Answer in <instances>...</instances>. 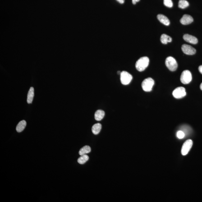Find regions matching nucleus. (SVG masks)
<instances>
[{
	"label": "nucleus",
	"instance_id": "12",
	"mask_svg": "<svg viewBox=\"0 0 202 202\" xmlns=\"http://www.w3.org/2000/svg\"><path fill=\"white\" fill-rule=\"evenodd\" d=\"M34 96V89L33 87H31L28 92L27 97V103L28 104H31L32 103Z\"/></svg>",
	"mask_w": 202,
	"mask_h": 202
},
{
	"label": "nucleus",
	"instance_id": "21",
	"mask_svg": "<svg viewBox=\"0 0 202 202\" xmlns=\"http://www.w3.org/2000/svg\"><path fill=\"white\" fill-rule=\"evenodd\" d=\"M185 133L183 132V131H181V130H180L177 131V136L179 139H182L185 137Z\"/></svg>",
	"mask_w": 202,
	"mask_h": 202
},
{
	"label": "nucleus",
	"instance_id": "22",
	"mask_svg": "<svg viewBox=\"0 0 202 202\" xmlns=\"http://www.w3.org/2000/svg\"><path fill=\"white\" fill-rule=\"evenodd\" d=\"M199 72L202 74V65H201L199 67Z\"/></svg>",
	"mask_w": 202,
	"mask_h": 202
},
{
	"label": "nucleus",
	"instance_id": "9",
	"mask_svg": "<svg viewBox=\"0 0 202 202\" xmlns=\"http://www.w3.org/2000/svg\"><path fill=\"white\" fill-rule=\"evenodd\" d=\"M194 21L192 16L190 15L185 14L183 15L180 20V22L183 25H189Z\"/></svg>",
	"mask_w": 202,
	"mask_h": 202
},
{
	"label": "nucleus",
	"instance_id": "4",
	"mask_svg": "<svg viewBox=\"0 0 202 202\" xmlns=\"http://www.w3.org/2000/svg\"><path fill=\"white\" fill-rule=\"evenodd\" d=\"M132 79V76L127 71H122L120 74V80L123 85H128L131 82Z\"/></svg>",
	"mask_w": 202,
	"mask_h": 202
},
{
	"label": "nucleus",
	"instance_id": "17",
	"mask_svg": "<svg viewBox=\"0 0 202 202\" xmlns=\"http://www.w3.org/2000/svg\"><path fill=\"white\" fill-rule=\"evenodd\" d=\"M91 151V149L90 147L88 146H85L80 149L79 153L80 155H82L90 153Z\"/></svg>",
	"mask_w": 202,
	"mask_h": 202
},
{
	"label": "nucleus",
	"instance_id": "13",
	"mask_svg": "<svg viewBox=\"0 0 202 202\" xmlns=\"http://www.w3.org/2000/svg\"><path fill=\"white\" fill-rule=\"evenodd\" d=\"M105 115V112L102 110H98L96 112L94 115V117L96 120L100 121L103 119Z\"/></svg>",
	"mask_w": 202,
	"mask_h": 202
},
{
	"label": "nucleus",
	"instance_id": "23",
	"mask_svg": "<svg viewBox=\"0 0 202 202\" xmlns=\"http://www.w3.org/2000/svg\"><path fill=\"white\" fill-rule=\"evenodd\" d=\"M120 3L123 4L124 3L125 0H116Z\"/></svg>",
	"mask_w": 202,
	"mask_h": 202
},
{
	"label": "nucleus",
	"instance_id": "11",
	"mask_svg": "<svg viewBox=\"0 0 202 202\" xmlns=\"http://www.w3.org/2000/svg\"><path fill=\"white\" fill-rule=\"evenodd\" d=\"M157 19L159 21L164 25H168L170 24V20L166 16L161 14H159L157 15Z\"/></svg>",
	"mask_w": 202,
	"mask_h": 202
},
{
	"label": "nucleus",
	"instance_id": "3",
	"mask_svg": "<svg viewBox=\"0 0 202 202\" xmlns=\"http://www.w3.org/2000/svg\"><path fill=\"white\" fill-rule=\"evenodd\" d=\"M165 63L166 66L171 71H175L177 69L178 65L177 61L173 57H168L166 59Z\"/></svg>",
	"mask_w": 202,
	"mask_h": 202
},
{
	"label": "nucleus",
	"instance_id": "25",
	"mask_svg": "<svg viewBox=\"0 0 202 202\" xmlns=\"http://www.w3.org/2000/svg\"><path fill=\"white\" fill-rule=\"evenodd\" d=\"M200 88L201 89V90H202V83H201V84Z\"/></svg>",
	"mask_w": 202,
	"mask_h": 202
},
{
	"label": "nucleus",
	"instance_id": "1",
	"mask_svg": "<svg viewBox=\"0 0 202 202\" xmlns=\"http://www.w3.org/2000/svg\"><path fill=\"white\" fill-rule=\"evenodd\" d=\"M149 58L147 57H142L138 60L135 63V67L139 71H144L149 64Z\"/></svg>",
	"mask_w": 202,
	"mask_h": 202
},
{
	"label": "nucleus",
	"instance_id": "18",
	"mask_svg": "<svg viewBox=\"0 0 202 202\" xmlns=\"http://www.w3.org/2000/svg\"><path fill=\"white\" fill-rule=\"evenodd\" d=\"M89 157L86 154L81 155L78 159V162L80 164H85L87 161L89 160Z\"/></svg>",
	"mask_w": 202,
	"mask_h": 202
},
{
	"label": "nucleus",
	"instance_id": "8",
	"mask_svg": "<svg viewBox=\"0 0 202 202\" xmlns=\"http://www.w3.org/2000/svg\"><path fill=\"white\" fill-rule=\"evenodd\" d=\"M182 52L186 54L193 55L196 53V50L195 48L188 45L183 44L181 47Z\"/></svg>",
	"mask_w": 202,
	"mask_h": 202
},
{
	"label": "nucleus",
	"instance_id": "6",
	"mask_svg": "<svg viewBox=\"0 0 202 202\" xmlns=\"http://www.w3.org/2000/svg\"><path fill=\"white\" fill-rule=\"evenodd\" d=\"M193 142L190 139L186 140L184 143L181 150V153L183 155L185 156L188 153L192 146Z\"/></svg>",
	"mask_w": 202,
	"mask_h": 202
},
{
	"label": "nucleus",
	"instance_id": "26",
	"mask_svg": "<svg viewBox=\"0 0 202 202\" xmlns=\"http://www.w3.org/2000/svg\"><path fill=\"white\" fill-rule=\"evenodd\" d=\"M117 74H118V75H119V74H120H120H121V72H120V71H117Z\"/></svg>",
	"mask_w": 202,
	"mask_h": 202
},
{
	"label": "nucleus",
	"instance_id": "24",
	"mask_svg": "<svg viewBox=\"0 0 202 202\" xmlns=\"http://www.w3.org/2000/svg\"><path fill=\"white\" fill-rule=\"evenodd\" d=\"M140 0H132V3L133 4L135 5L137 2H139Z\"/></svg>",
	"mask_w": 202,
	"mask_h": 202
},
{
	"label": "nucleus",
	"instance_id": "15",
	"mask_svg": "<svg viewBox=\"0 0 202 202\" xmlns=\"http://www.w3.org/2000/svg\"><path fill=\"white\" fill-rule=\"evenodd\" d=\"M160 40L163 44H166L172 41V38L167 34H163L161 36Z\"/></svg>",
	"mask_w": 202,
	"mask_h": 202
},
{
	"label": "nucleus",
	"instance_id": "5",
	"mask_svg": "<svg viewBox=\"0 0 202 202\" xmlns=\"http://www.w3.org/2000/svg\"><path fill=\"white\" fill-rule=\"evenodd\" d=\"M180 80L181 83L184 84H189L192 80L191 73L188 70L183 71L181 73Z\"/></svg>",
	"mask_w": 202,
	"mask_h": 202
},
{
	"label": "nucleus",
	"instance_id": "20",
	"mask_svg": "<svg viewBox=\"0 0 202 202\" xmlns=\"http://www.w3.org/2000/svg\"><path fill=\"white\" fill-rule=\"evenodd\" d=\"M164 4L167 7L172 8L173 6V3L172 0H164Z\"/></svg>",
	"mask_w": 202,
	"mask_h": 202
},
{
	"label": "nucleus",
	"instance_id": "2",
	"mask_svg": "<svg viewBox=\"0 0 202 202\" xmlns=\"http://www.w3.org/2000/svg\"><path fill=\"white\" fill-rule=\"evenodd\" d=\"M154 84V80L151 78H148L143 81L142 87L144 91L150 92L151 91Z\"/></svg>",
	"mask_w": 202,
	"mask_h": 202
},
{
	"label": "nucleus",
	"instance_id": "10",
	"mask_svg": "<svg viewBox=\"0 0 202 202\" xmlns=\"http://www.w3.org/2000/svg\"><path fill=\"white\" fill-rule=\"evenodd\" d=\"M184 40L192 44H196L198 43V39L196 37L190 34H184L183 36Z\"/></svg>",
	"mask_w": 202,
	"mask_h": 202
},
{
	"label": "nucleus",
	"instance_id": "16",
	"mask_svg": "<svg viewBox=\"0 0 202 202\" xmlns=\"http://www.w3.org/2000/svg\"><path fill=\"white\" fill-rule=\"evenodd\" d=\"M102 128V125L100 123H97L93 125L92 128V131L95 135H98L100 131Z\"/></svg>",
	"mask_w": 202,
	"mask_h": 202
},
{
	"label": "nucleus",
	"instance_id": "14",
	"mask_svg": "<svg viewBox=\"0 0 202 202\" xmlns=\"http://www.w3.org/2000/svg\"><path fill=\"white\" fill-rule=\"evenodd\" d=\"M26 122L25 120H22L19 123L16 127V131L18 133H20L23 131L26 126Z\"/></svg>",
	"mask_w": 202,
	"mask_h": 202
},
{
	"label": "nucleus",
	"instance_id": "19",
	"mask_svg": "<svg viewBox=\"0 0 202 202\" xmlns=\"http://www.w3.org/2000/svg\"><path fill=\"white\" fill-rule=\"evenodd\" d=\"M189 6L188 2L186 0H180L179 1L178 6L179 8L185 9Z\"/></svg>",
	"mask_w": 202,
	"mask_h": 202
},
{
	"label": "nucleus",
	"instance_id": "7",
	"mask_svg": "<svg viewBox=\"0 0 202 202\" xmlns=\"http://www.w3.org/2000/svg\"><path fill=\"white\" fill-rule=\"evenodd\" d=\"M172 95L176 98H183L186 95L185 89L183 87H179L175 89L172 92Z\"/></svg>",
	"mask_w": 202,
	"mask_h": 202
}]
</instances>
